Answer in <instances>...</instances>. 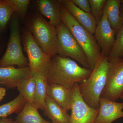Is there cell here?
<instances>
[{
  "label": "cell",
  "instance_id": "18",
  "mask_svg": "<svg viewBox=\"0 0 123 123\" xmlns=\"http://www.w3.org/2000/svg\"><path fill=\"white\" fill-rule=\"evenodd\" d=\"M33 75L36 82L34 105L38 109L43 110L46 105L48 85L46 74L40 73Z\"/></svg>",
  "mask_w": 123,
  "mask_h": 123
},
{
  "label": "cell",
  "instance_id": "12",
  "mask_svg": "<svg viewBox=\"0 0 123 123\" xmlns=\"http://www.w3.org/2000/svg\"><path fill=\"white\" fill-rule=\"evenodd\" d=\"M31 75L29 66L20 68L12 66L0 68V82L8 88L17 87L21 82Z\"/></svg>",
  "mask_w": 123,
  "mask_h": 123
},
{
  "label": "cell",
  "instance_id": "25",
  "mask_svg": "<svg viewBox=\"0 0 123 123\" xmlns=\"http://www.w3.org/2000/svg\"><path fill=\"white\" fill-rule=\"evenodd\" d=\"M21 18L25 17L31 1L30 0H5Z\"/></svg>",
  "mask_w": 123,
  "mask_h": 123
},
{
  "label": "cell",
  "instance_id": "30",
  "mask_svg": "<svg viewBox=\"0 0 123 123\" xmlns=\"http://www.w3.org/2000/svg\"><path fill=\"white\" fill-rule=\"evenodd\" d=\"M121 98V99H123V96H121V98Z\"/></svg>",
  "mask_w": 123,
  "mask_h": 123
},
{
  "label": "cell",
  "instance_id": "4",
  "mask_svg": "<svg viewBox=\"0 0 123 123\" xmlns=\"http://www.w3.org/2000/svg\"><path fill=\"white\" fill-rule=\"evenodd\" d=\"M30 32L42 50L52 57L58 55L59 44L56 27L40 15H37L31 23Z\"/></svg>",
  "mask_w": 123,
  "mask_h": 123
},
{
  "label": "cell",
  "instance_id": "15",
  "mask_svg": "<svg viewBox=\"0 0 123 123\" xmlns=\"http://www.w3.org/2000/svg\"><path fill=\"white\" fill-rule=\"evenodd\" d=\"M37 4L40 12L49 19L51 25L56 27L61 24V5L59 0H39Z\"/></svg>",
  "mask_w": 123,
  "mask_h": 123
},
{
  "label": "cell",
  "instance_id": "19",
  "mask_svg": "<svg viewBox=\"0 0 123 123\" xmlns=\"http://www.w3.org/2000/svg\"><path fill=\"white\" fill-rule=\"evenodd\" d=\"M38 110L33 104L26 102L14 123H50L42 118Z\"/></svg>",
  "mask_w": 123,
  "mask_h": 123
},
{
  "label": "cell",
  "instance_id": "26",
  "mask_svg": "<svg viewBox=\"0 0 123 123\" xmlns=\"http://www.w3.org/2000/svg\"><path fill=\"white\" fill-rule=\"evenodd\" d=\"M77 7L85 12L91 13L89 0H71Z\"/></svg>",
  "mask_w": 123,
  "mask_h": 123
},
{
  "label": "cell",
  "instance_id": "21",
  "mask_svg": "<svg viewBox=\"0 0 123 123\" xmlns=\"http://www.w3.org/2000/svg\"><path fill=\"white\" fill-rule=\"evenodd\" d=\"M25 99L20 94L14 99L0 105V118H6L14 113H19L26 102Z\"/></svg>",
  "mask_w": 123,
  "mask_h": 123
},
{
  "label": "cell",
  "instance_id": "10",
  "mask_svg": "<svg viewBox=\"0 0 123 123\" xmlns=\"http://www.w3.org/2000/svg\"><path fill=\"white\" fill-rule=\"evenodd\" d=\"M94 35L101 49L102 55L108 57L114 43L115 34L104 10L102 18L97 25Z\"/></svg>",
  "mask_w": 123,
  "mask_h": 123
},
{
  "label": "cell",
  "instance_id": "22",
  "mask_svg": "<svg viewBox=\"0 0 123 123\" xmlns=\"http://www.w3.org/2000/svg\"><path fill=\"white\" fill-rule=\"evenodd\" d=\"M116 38L108 55V60L123 57V24L117 34Z\"/></svg>",
  "mask_w": 123,
  "mask_h": 123
},
{
  "label": "cell",
  "instance_id": "2",
  "mask_svg": "<svg viewBox=\"0 0 123 123\" xmlns=\"http://www.w3.org/2000/svg\"><path fill=\"white\" fill-rule=\"evenodd\" d=\"M62 22L70 31L85 53L93 70L102 56L101 49L94 35L76 21L65 7L61 4Z\"/></svg>",
  "mask_w": 123,
  "mask_h": 123
},
{
  "label": "cell",
  "instance_id": "20",
  "mask_svg": "<svg viewBox=\"0 0 123 123\" xmlns=\"http://www.w3.org/2000/svg\"><path fill=\"white\" fill-rule=\"evenodd\" d=\"M36 86L35 77L33 75L22 80L17 87L20 94L22 95L26 102L33 105L34 103Z\"/></svg>",
  "mask_w": 123,
  "mask_h": 123
},
{
  "label": "cell",
  "instance_id": "7",
  "mask_svg": "<svg viewBox=\"0 0 123 123\" xmlns=\"http://www.w3.org/2000/svg\"><path fill=\"white\" fill-rule=\"evenodd\" d=\"M23 46L28 55L29 66L32 75L40 73L46 74L51 57L42 50L29 31L24 33Z\"/></svg>",
  "mask_w": 123,
  "mask_h": 123
},
{
  "label": "cell",
  "instance_id": "24",
  "mask_svg": "<svg viewBox=\"0 0 123 123\" xmlns=\"http://www.w3.org/2000/svg\"><path fill=\"white\" fill-rule=\"evenodd\" d=\"M91 13L97 25L101 21L103 15V9L106 0H89Z\"/></svg>",
  "mask_w": 123,
  "mask_h": 123
},
{
  "label": "cell",
  "instance_id": "1",
  "mask_svg": "<svg viewBox=\"0 0 123 123\" xmlns=\"http://www.w3.org/2000/svg\"><path fill=\"white\" fill-rule=\"evenodd\" d=\"M92 71L81 67L69 57L57 54L51 58L46 75L48 84H59L72 89L76 84L87 79Z\"/></svg>",
  "mask_w": 123,
  "mask_h": 123
},
{
  "label": "cell",
  "instance_id": "11",
  "mask_svg": "<svg viewBox=\"0 0 123 123\" xmlns=\"http://www.w3.org/2000/svg\"><path fill=\"white\" fill-rule=\"evenodd\" d=\"M99 111L95 123H112L123 117V102L100 98Z\"/></svg>",
  "mask_w": 123,
  "mask_h": 123
},
{
  "label": "cell",
  "instance_id": "6",
  "mask_svg": "<svg viewBox=\"0 0 123 123\" xmlns=\"http://www.w3.org/2000/svg\"><path fill=\"white\" fill-rule=\"evenodd\" d=\"M56 29L59 44L58 55L71 57L79 62L84 68L90 69L85 53L70 31L62 23Z\"/></svg>",
  "mask_w": 123,
  "mask_h": 123
},
{
  "label": "cell",
  "instance_id": "29",
  "mask_svg": "<svg viewBox=\"0 0 123 123\" xmlns=\"http://www.w3.org/2000/svg\"><path fill=\"white\" fill-rule=\"evenodd\" d=\"M120 14L121 20L123 23V0H121L120 6Z\"/></svg>",
  "mask_w": 123,
  "mask_h": 123
},
{
  "label": "cell",
  "instance_id": "28",
  "mask_svg": "<svg viewBox=\"0 0 123 123\" xmlns=\"http://www.w3.org/2000/svg\"><path fill=\"white\" fill-rule=\"evenodd\" d=\"M0 123H14L12 119L6 118H0Z\"/></svg>",
  "mask_w": 123,
  "mask_h": 123
},
{
  "label": "cell",
  "instance_id": "3",
  "mask_svg": "<svg viewBox=\"0 0 123 123\" xmlns=\"http://www.w3.org/2000/svg\"><path fill=\"white\" fill-rule=\"evenodd\" d=\"M110 64L108 57L102 55L90 76L79 84V92L82 98L92 108L99 109V99L105 86Z\"/></svg>",
  "mask_w": 123,
  "mask_h": 123
},
{
  "label": "cell",
  "instance_id": "8",
  "mask_svg": "<svg viewBox=\"0 0 123 123\" xmlns=\"http://www.w3.org/2000/svg\"><path fill=\"white\" fill-rule=\"evenodd\" d=\"M109 61L106 82L101 98L116 101L123 95V59Z\"/></svg>",
  "mask_w": 123,
  "mask_h": 123
},
{
  "label": "cell",
  "instance_id": "14",
  "mask_svg": "<svg viewBox=\"0 0 123 123\" xmlns=\"http://www.w3.org/2000/svg\"><path fill=\"white\" fill-rule=\"evenodd\" d=\"M73 89L59 84H48L47 96L68 112L72 107Z\"/></svg>",
  "mask_w": 123,
  "mask_h": 123
},
{
  "label": "cell",
  "instance_id": "16",
  "mask_svg": "<svg viewBox=\"0 0 123 123\" xmlns=\"http://www.w3.org/2000/svg\"><path fill=\"white\" fill-rule=\"evenodd\" d=\"M121 0H106L103 10L116 35L123 23L120 14Z\"/></svg>",
  "mask_w": 123,
  "mask_h": 123
},
{
  "label": "cell",
  "instance_id": "27",
  "mask_svg": "<svg viewBox=\"0 0 123 123\" xmlns=\"http://www.w3.org/2000/svg\"><path fill=\"white\" fill-rule=\"evenodd\" d=\"M6 89L5 88L0 87V101L4 98L6 94Z\"/></svg>",
  "mask_w": 123,
  "mask_h": 123
},
{
  "label": "cell",
  "instance_id": "9",
  "mask_svg": "<svg viewBox=\"0 0 123 123\" xmlns=\"http://www.w3.org/2000/svg\"><path fill=\"white\" fill-rule=\"evenodd\" d=\"M70 123H95L99 109L92 108L82 98L79 90V84L73 88Z\"/></svg>",
  "mask_w": 123,
  "mask_h": 123
},
{
  "label": "cell",
  "instance_id": "5",
  "mask_svg": "<svg viewBox=\"0 0 123 123\" xmlns=\"http://www.w3.org/2000/svg\"><path fill=\"white\" fill-rule=\"evenodd\" d=\"M16 65L22 67L29 66V62L23 52L20 39L18 19L15 17L10 25L8 46L4 55L0 59V68Z\"/></svg>",
  "mask_w": 123,
  "mask_h": 123
},
{
  "label": "cell",
  "instance_id": "17",
  "mask_svg": "<svg viewBox=\"0 0 123 123\" xmlns=\"http://www.w3.org/2000/svg\"><path fill=\"white\" fill-rule=\"evenodd\" d=\"M43 111L52 123H70V116L67 111L48 96Z\"/></svg>",
  "mask_w": 123,
  "mask_h": 123
},
{
  "label": "cell",
  "instance_id": "13",
  "mask_svg": "<svg viewBox=\"0 0 123 123\" xmlns=\"http://www.w3.org/2000/svg\"><path fill=\"white\" fill-rule=\"evenodd\" d=\"M59 1L80 25L94 34L97 24L91 13L86 12L81 10L71 0H59Z\"/></svg>",
  "mask_w": 123,
  "mask_h": 123
},
{
  "label": "cell",
  "instance_id": "31",
  "mask_svg": "<svg viewBox=\"0 0 123 123\" xmlns=\"http://www.w3.org/2000/svg\"><path fill=\"white\" fill-rule=\"evenodd\" d=\"M0 84H1V83H0Z\"/></svg>",
  "mask_w": 123,
  "mask_h": 123
},
{
  "label": "cell",
  "instance_id": "23",
  "mask_svg": "<svg viewBox=\"0 0 123 123\" xmlns=\"http://www.w3.org/2000/svg\"><path fill=\"white\" fill-rule=\"evenodd\" d=\"M14 11L5 0H0V30L5 28Z\"/></svg>",
  "mask_w": 123,
  "mask_h": 123
}]
</instances>
